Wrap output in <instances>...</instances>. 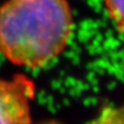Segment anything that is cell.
Wrapping results in <instances>:
<instances>
[{
	"label": "cell",
	"mask_w": 124,
	"mask_h": 124,
	"mask_svg": "<svg viewBox=\"0 0 124 124\" xmlns=\"http://www.w3.org/2000/svg\"><path fill=\"white\" fill-rule=\"evenodd\" d=\"M73 28L67 0H8L0 7V53L17 65L42 67L62 53Z\"/></svg>",
	"instance_id": "cell-1"
},
{
	"label": "cell",
	"mask_w": 124,
	"mask_h": 124,
	"mask_svg": "<svg viewBox=\"0 0 124 124\" xmlns=\"http://www.w3.org/2000/svg\"><path fill=\"white\" fill-rule=\"evenodd\" d=\"M34 82L24 75L0 78V124H31Z\"/></svg>",
	"instance_id": "cell-2"
},
{
	"label": "cell",
	"mask_w": 124,
	"mask_h": 124,
	"mask_svg": "<svg viewBox=\"0 0 124 124\" xmlns=\"http://www.w3.org/2000/svg\"><path fill=\"white\" fill-rule=\"evenodd\" d=\"M86 124H124V105L107 107Z\"/></svg>",
	"instance_id": "cell-3"
},
{
	"label": "cell",
	"mask_w": 124,
	"mask_h": 124,
	"mask_svg": "<svg viewBox=\"0 0 124 124\" xmlns=\"http://www.w3.org/2000/svg\"><path fill=\"white\" fill-rule=\"evenodd\" d=\"M104 2L117 30L124 33V0H104Z\"/></svg>",
	"instance_id": "cell-4"
},
{
	"label": "cell",
	"mask_w": 124,
	"mask_h": 124,
	"mask_svg": "<svg viewBox=\"0 0 124 124\" xmlns=\"http://www.w3.org/2000/svg\"><path fill=\"white\" fill-rule=\"evenodd\" d=\"M46 124H58V123H55V122H50V123H46Z\"/></svg>",
	"instance_id": "cell-5"
}]
</instances>
